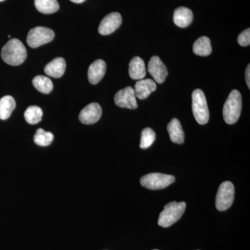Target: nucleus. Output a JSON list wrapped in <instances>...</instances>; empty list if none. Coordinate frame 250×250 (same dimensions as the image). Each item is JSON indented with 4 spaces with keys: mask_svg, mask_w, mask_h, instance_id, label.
<instances>
[{
    "mask_svg": "<svg viewBox=\"0 0 250 250\" xmlns=\"http://www.w3.org/2000/svg\"><path fill=\"white\" fill-rule=\"evenodd\" d=\"M148 72L158 83H164L168 75L167 67L157 56H154L149 61Z\"/></svg>",
    "mask_w": 250,
    "mask_h": 250,
    "instance_id": "10",
    "label": "nucleus"
},
{
    "mask_svg": "<svg viewBox=\"0 0 250 250\" xmlns=\"http://www.w3.org/2000/svg\"><path fill=\"white\" fill-rule=\"evenodd\" d=\"M156 139V134L154 130L151 128H146L143 130L142 134H141V144L140 147L141 149H147L150 147L154 142Z\"/></svg>",
    "mask_w": 250,
    "mask_h": 250,
    "instance_id": "24",
    "label": "nucleus"
},
{
    "mask_svg": "<svg viewBox=\"0 0 250 250\" xmlns=\"http://www.w3.org/2000/svg\"><path fill=\"white\" fill-rule=\"evenodd\" d=\"M72 2L76 3V4H80V3L83 2L85 0H70Z\"/></svg>",
    "mask_w": 250,
    "mask_h": 250,
    "instance_id": "27",
    "label": "nucleus"
},
{
    "mask_svg": "<svg viewBox=\"0 0 250 250\" xmlns=\"http://www.w3.org/2000/svg\"><path fill=\"white\" fill-rule=\"evenodd\" d=\"M34 142L40 146H48L54 140V135L49 131H44L42 129H39L36 131L34 136Z\"/></svg>",
    "mask_w": 250,
    "mask_h": 250,
    "instance_id": "23",
    "label": "nucleus"
},
{
    "mask_svg": "<svg viewBox=\"0 0 250 250\" xmlns=\"http://www.w3.org/2000/svg\"><path fill=\"white\" fill-rule=\"evenodd\" d=\"M1 56L6 63L16 66L24 62L27 59V52L21 41L12 39L3 47Z\"/></svg>",
    "mask_w": 250,
    "mask_h": 250,
    "instance_id": "1",
    "label": "nucleus"
},
{
    "mask_svg": "<svg viewBox=\"0 0 250 250\" xmlns=\"http://www.w3.org/2000/svg\"><path fill=\"white\" fill-rule=\"evenodd\" d=\"M106 64L102 59L95 61L88 68V81L92 84H97L106 73Z\"/></svg>",
    "mask_w": 250,
    "mask_h": 250,
    "instance_id": "12",
    "label": "nucleus"
},
{
    "mask_svg": "<svg viewBox=\"0 0 250 250\" xmlns=\"http://www.w3.org/2000/svg\"><path fill=\"white\" fill-rule=\"evenodd\" d=\"M242 110V98L238 90H233L229 95L223 107V117L229 125L236 123L239 119Z\"/></svg>",
    "mask_w": 250,
    "mask_h": 250,
    "instance_id": "3",
    "label": "nucleus"
},
{
    "mask_svg": "<svg viewBox=\"0 0 250 250\" xmlns=\"http://www.w3.org/2000/svg\"><path fill=\"white\" fill-rule=\"evenodd\" d=\"M192 49L194 53L196 55L201 56V57H207L210 55L212 52L210 39L207 36L200 37L195 41Z\"/></svg>",
    "mask_w": 250,
    "mask_h": 250,
    "instance_id": "19",
    "label": "nucleus"
},
{
    "mask_svg": "<svg viewBox=\"0 0 250 250\" xmlns=\"http://www.w3.org/2000/svg\"><path fill=\"white\" fill-rule=\"evenodd\" d=\"M33 85L41 93L49 94L53 90V83L48 77L39 75L34 77L32 81Z\"/></svg>",
    "mask_w": 250,
    "mask_h": 250,
    "instance_id": "21",
    "label": "nucleus"
},
{
    "mask_svg": "<svg viewBox=\"0 0 250 250\" xmlns=\"http://www.w3.org/2000/svg\"><path fill=\"white\" fill-rule=\"evenodd\" d=\"M167 131L172 142L177 144L184 143V132L179 120L173 118L167 125Z\"/></svg>",
    "mask_w": 250,
    "mask_h": 250,
    "instance_id": "17",
    "label": "nucleus"
},
{
    "mask_svg": "<svg viewBox=\"0 0 250 250\" xmlns=\"http://www.w3.org/2000/svg\"></svg>",
    "mask_w": 250,
    "mask_h": 250,
    "instance_id": "30",
    "label": "nucleus"
},
{
    "mask_svg": "<svg viewBox=\"0 0 250 250\" xmlns=\"http://www.w3.org/2000/svg\"><path fill=\"white\" fill-rule=\"evenodd\" d=\"M129 76L135 80H143L146 75V67L144 61L139 57L131 59L129 66Z\"/></svg>",
    "mask_w": 250,
    "mask_h": 250,
    "instance_id": "16",
    "label": "nucleus"
},
{
    "mask_svg": "<svg viewBox=\"0 0 250 250\" xmlns=\"http://www.w3.org/2000/svg\"><path fill=\"white\" fill-rule=\"evenodd\" d=\"M122 21L123 19L119 13L114 12L108 14L100 22L98 28L99 33L104 36L112 34L120 27Z\"/></svg>",
    "mask_w": 250,
    "mask_h": 250,
    "instance_id": "9",
    "label": "nucleus"
},
{
    "mask_svg": "<svg viewBox=\"0 0 250 250\" xmlns=\"http://www.w3.org/2000/svg\"><path fill=\"white\" fill-rule=\"evenodd\" d=\"M192 113L200 125H206L209 120V111L205 93L200 89L194 90L192 94Z\"/></svg>",
    "mask_w": 250,
    "mask_h": 250,
    "instance_id": "4",
    "label": "nucleus"
},
{
    "mask_svg": "<svg viewBox=\"0 0 250 250\" xmlns=\"http://www.w3.org/2000/svg\"><path fill=\"white\" fill-rule=\"evenodd\" d=\"M234 187L230 182H225L219 187L215 199V206L220 211L228 210L234 200Z\"/></svg>",
    "mask_w": 250,
    "mask_h": 250,
    "instance_id": "7",
    "label": "nucleus"
},
{
    "mask_svg": "<svg viewBox=\"0 0 250 250\" xmlns=\"http://www.w3.org/2000/svg\"><path fill=\"white\" fill-rule=\"evenodd\" d=\"M156 84L152 80H141L135 84L134 91L136 97L140 100H145L149 96L151 93L155 91Z\"/></svg>",
    "mask_w": 250,
    "mask_h": 250,
    "instance_id": "13",
    "label": "nucleus"
},
{
    "mask_svg": "<svg viewBox=\"0 0 250 250\" xmlns=\"http://www.w3.org/2000/svg\"></svg>",
    "mask_w": 250,
    "mask_h": 250,
    "instance_id": "29",
    "label": "nucleus"
},
{
    "mask_svg": "<svg viewBox=\"0 0 250 250\" xmlns=\"http://www.w3.org/2000/svg\"><path fill=\"white\" fill-rule=\"evenodd\" d=\"M36 9L43 14H51L59 9L57 0H34Z\"/></svg>",
    "mask_w": 250,
    "mask_h": 250,
    "instance_id": "20",
    "label": "nucleus"
},
{
    "mask_svg": "<svg viewBox=\"0 0 250 250\" xmlns=\"http://www.w3.org/2000/svg\"><path fill=\"white\" fill-rule=\"evenodd\" d=\"M175 182V177L170 174L150 173L143 176L141 184L150 190H159L169 187Z\"/></svg>",
    "mask_w": 250,
    "mask_h": 250,
    "instance_id": "5",
    "label": "nucleus"
},
{
    "mask_svg": "<svg viewBox=\"0 0 250 250\" xmlns=\"http://www.w3.org/2000/svg\"><path fill=\"white\" fill-rule=\"evenodd\" d=\"M250 65H248V67H247L246 70V83L247 85H248V88H250Z\"/></svg>",
    "mask_w": 250,
    "mask_h": 250,
    "instance_id": "26",
    "label": "nucleus"
},
{
    "mask_svg": "<svg viewBox=\"0 0 250 250\" xmlns=\"http://www.w3.org/2000/svg\"><path fill=\"white\" fill-rule=\"evenodd\" d=\"M4 1V0H0V1Z\"/></svg>",
    "mask_w": 250,
    "mask_h": 250,
    "instance_id": "28",
    "label": "nucleus"
},
{
    "mask_svg": "<svg viewBox=\"0 0 250 250\" xmlns=\"http://www.w3.org/2000/svg\"><path fill=\"white\" fill-rule=\"evenodd\" d=\"M187 207L184 202H172L164 207V209L159 215L158 224L163 228H169L182 218Z\"/></svg>",
    "mask_w": 250,
    "mask_h": 250,
    "instance_id": "2",
    "label": "nucleus"
},
{
    "mask_svg": "<svg viewBox=\"0 0 250 250\" xmlns=\"http://www.w3.org/2000/svg\"><path fill=\"white\" fill-rule=\"evenodd\" d=\"M103 110L98 103H91L87 105L80 112L79 119L84 125H93L101 118Z\"/></svg>",
    "mask_w": 250,
    "mask_h": 250,
    "instance_id": "11",
    "label": "nucleus"
},
{
    "mask_svg": "<svg viewBox=\"0 0 250 250\" xmlns=\"http://www.w3.org/2000/svg\"><path fill=\"white\" fill-rule=\"evenodd\" d=\"M193 19V14L190 9L187 7L177 8L174 12L173 21L174 24L179 27L185 28L191 24Z\"/></svg>",
    "mask_w": 250,
    "mask_h": 250,
    "instance_id": "15",
    "label": "nucleus"
},
{
    "mask_svg": "<svg viewBox=\"0 0 250 250\" xmlns=\"http://www.w3.org/2000/svg\"><path fill=\"white\" fill-rule=\"evenodd\" d=\"M114 101L119 107L129 109H136L138 108L134 88L131 86L119 90L115 95Z\"/></svg>",
    "mask_w": 250,
    "mask_h": 250,
    "instance_id": "8",
    "label": "nucleus"
},
{
    "mask_svg": "<svg viewBox=\"0 0 250 250\" xmlns=\"http://www.w3.org/2000/svg\"><path fill=\"white\" fill-rule=\"evenodd\" d=\"M16 101L12 96L6 95L0 99V119H8L16 108Z\"/></svg>",
    "mask_w": 250,
    "mask_h": 250,
    "instance_id": "18",
    "label": "nucleus"
},
{
    "mask_svg": "<svg viewBox=\"0 0 250 250\" xmlns=\"http://www.w3.org/2000/svg\"><path fill=\"white\" fill-rule=\"evenodd\" d=\"M66 67L65 59L62 57L54 59L45 67V72L47 76L54 78H60L64 75Z\"/></svg>",
    "mask_w": 250,
    "mask_h": 250,
    "instance_id": "14",
    "label": "nucleus"
},
{
    "mask_svg": "<svg viewBox=\"0 0 250 250\" xmlns=\"http://www.w3.org/2000/svg\"><path fill=\"white\" fill-rule=\"evenodd\" d=\"M238 42L242 47H247L250 45V29H247L239 34Z\"/></svg>",
    "mask_w": 250,
    "mask_h": 250,
    "instance_id": "25",
    "label": "nucleus"
},
{
    "mask_svg": "<svg viewBox=\"0 0 250 250\" xmlns=\"http://www.w3.org/2000/svg\"><path fill=\"white\" fill-rule=\"evenodd\" d=\"M24 116L29 124H37L42 120V110L39 106H29L24 112Z\"/></svg>",
    "mask_w": 250,
    "mask_h": 250,
    "instance_id": "22",
    "label": "nucleus"
},
{
    "mask_svg": "<svg viewBox=\"0 0 250 250\" xmlns=\"http://www.w3.org/2000/svg\"><path fill=\"white\" fill-rule=\"evenodd\" d=\"M54 32L52 29L44 27H36L28 33L27 42L31 48H37L41 45L53 41Z\"/></svg>",
    "mask_w": 250,
    "mask_h": 250,
    "instance_id": "6",
    "label": "nucleus"
}]
</instances>
